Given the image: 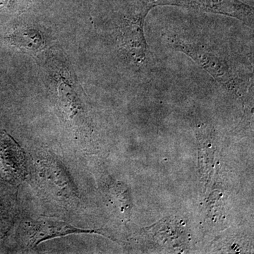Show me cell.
<instances>
[{
	"label": "cell",
	"mask_w": 254,
	"mask_h": 254,
	"mask_svg": "<svg viewBox=\"0 0 254 254\" xmlns=\"http://www.w3.org/2000/svg\"><path fill=\"white\" fill-rule=\"evenodd\" d=\"M26 173L22 148L6 131L0 129V179L15 183L22 180Z\"/></svg>",
	"instance_id": "3"
},
{
	"label": "cell",
	"mask_w": 254,
	"mask_h": 254,
	"mask_svg": "<svg viewBox=\"0 0 254 254\" xmlns=\"http://www.w3.org/2000/svg\"><path fill=\"white\" fill-rule=\"evenodd\" d=\"M173 48L186 54L198 64L219 83L230 91L240 95L247 91V83L235 65L223 57L211 53L193 43L181 41L173 42Z\"/></svg>",
	"instance_id": "1"
},
{
	"label": "cell",
	"mask_w": 254,
	"mask_h": 254,
	"mask_svg": "<svg viewBox=\"0 0 254 254\" xmlns=\"http://www.w3.org/2000/svg\"><path fill=\"white\" fill-rule=\"evenodd\" d=\"M150 10L158 6H177L203 12L226 15L253 24L254 9L240 0H139Z\"/></svg>",
	"instance_id": "2"
},
{
	"label": "cell",
	"mask_w": 254,
	"mask_h": 254,
	"mask_svg": "<svg viewBox=\"0 0 254 254\" xmlns=\"http://www.w3.org/2000/svg\"><path fill=\"white\" fill-rule=\"evenodd\" d=\"M29 246L37 247L44 241L66 236L71 234L99 233L96 230H87L77 228L60 220L41 219L29 224Z\"/></svg>",
	"instance_id": "4"
}]
</instances>
